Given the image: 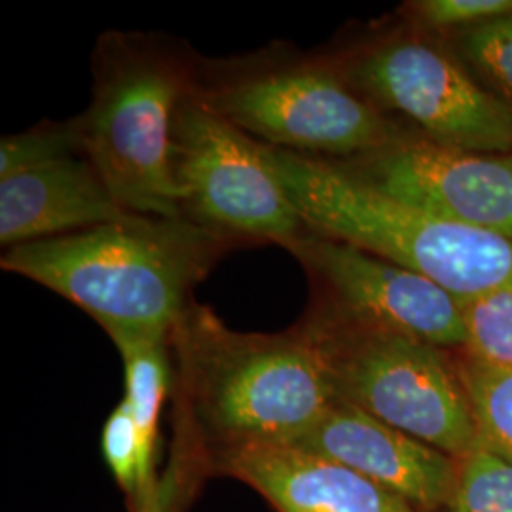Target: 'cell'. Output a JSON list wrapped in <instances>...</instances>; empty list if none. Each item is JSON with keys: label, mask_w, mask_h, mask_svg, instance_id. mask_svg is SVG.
Returning a JSON list of instances; mask_svg holds the SVG:
<instances>
[{"label": "cell", "mask_w": 512, "mask_h": 512, "mask_svg": "<svg viewBox=\"0 0 512 512\" xmlns=\"http://www.w3.org/2000/svg\"><path fill=\"white\" fill-rule=\"evenodd\" d=\"M175 431L211 469L256 446L294 444L334 403L329 376L296 323L274 334L232 330L192 302L171 330Z\"/></svg>", "instance_id": "obj_1"}, {"label": "cell", "mask_w": 512, "mask_h": 512, "mask_svg": "<svg viewBox=\"0 0 512 512\" xmlns=\"http://www.w3.org/2000/svg\"><path fill=\"white\" fill-rule=\"evenodd\" d=\"M238 243L186 217L131 213L6 249L0 266L73 302L105 332L171 336L194 287Z\"/></svg>", "instance_id": "obj_2"}, {"label": "cell", "mask_w": 512, "mask_h": 512, "mask_svg": "<svg viewBox=\"0 0 512 512\" xmlns=\"http://www.w3.org/2000/svg\"><path fill=\"white\" fill-rule=\"evenodd\" d=\"M196 65L198 55L156 35L109 31L97 40L92 103L73 128L80 154L129 213L183 217L171 128Z\"/></svg>", "instance_id": "obj_3"}, {"label": "cell", "mask_w": 512, "mask_h": 512, "mask_svg": "<svg viewBox=\"0 0 512 512\" xmlns=\"http://www.w3.org/2000/svg\"><path fill=\"white\" fill-rule=\"evenodd\" d=\"M304 226L425 275L458 300L512 287V239L399 202L321 158L262 145Z\"/></svg>", "instance_id": "obj_4"}, {"label": "cell", "mask_w": 512, "mask_h": 512, "mask_svg": "<svg viewBox=\"0 0 512 512\" xmlns=\"http://www.w3.org/2000/svg\"><path fill=\"white\" fill-rule=\"evenodd\" d=\"M194 93L258 143L310 158H359L401 133L334 61L283 46L226 61L198 57Z\"/></svg>", "instance_id": "obj_5"}, {"label": "cell", "mask_w": 512, "mask_h": 512, "mask_svg": "<svg viewBox=\"0 0 512 512\" xmlns=\"http://www.w3.org/2000/svg\"><path fill=\"white\" fill-rule=\"evenodd\" d=\"M319 349L336 401L440 452L463 458L478 444L475 418L452 351L420 340L302 317Z\"/></svg>", "instance_id": "obj_6"}, {"label": "cell", "mask_w": 512, "mask_h": 512, "mask_svg": "<svg viewBox=\"0 0 512 512\" xmlns=\"http://www.w3.org/2000/svg\"><path fill=\"white\" fill-rule=\"evenodd\" d=\"M376 109L403 114L440 147L509 154L512 109L488 92L456 54L412 33L374 40L336 63Z\"/></svg>", "instance_id": "obj_7"}, {"label": "cell", "mask_w": 512, "mask_h": 512, "mask_svg": "<svg viewBox=\"0 0 512 512\" xmlns=\"http://www.w3.org/2000/svg\"><path fill=\"white\" fill-rule=\"evenodd\" d=\"M171 173L183 217L236 241L283 245L306 230L262 143L205 107L194 88L175 110Z\"/></svg>", "instance_id": "obj_8"}, {"label": "cell", "mask_w": 512, "mask_h": 512, "mask_svg": "<svg viewBox=\"0 0 512 512\" xmlns=\"http://www.w3.org/2000/svg\"><path fill=\"white\" fill-rule=\"evenodd\" d=\"M281 247L310 277L313 315L444 351L465 348L463 302L425 275L308 228Z\"/></svg>", "instance_id": "obj_9"}, {"label": "cell", "mask_w": 512, "mask_h": 512, "mask_svg": "<svg viewBox=\"0 0 512 512\" xmlns=\"http://www.w3.org/2000/svg\"><path fill=\"white\" fill-rule=\"evenodd\" d=\"M334 164L399 202L512 239V156L440 147L399 133L374 152Z\"/></svg>", "instance_id": "obj_10"}, {"label": "cell", "mask_w": 512, "mask_h": 512, "mask_svg": "<svg viewBox=\"0 0 512 512\" xmlns=\"http://www.w3.org/2000/svg\"><path fill=\"white\" fill-rule=\"evenodd\" d=\"M293 446L348 467L420 512L444 511L458 476V459L336 399Z\"/></svg>", "instance_id": "obj_11"}, {"label": "cell", "mask_w": 512, "mask_h": 512, "mask_svg": "<svg viewBox=\"0 0 512 512\" xmlns=\"http://www.w3.org/2000/svg\"><path fill=\"white\" fill-rule=\"evenodd\" d=\"M211 476L251 486L277 512H420L365 476L293 444L243 450L219 461Z\"/></svg>", "instance_id": "obj_12"}, {"label": "cell", "mask_w": 512, "mask_h": 512, "mask_svg": "<svg viewBox=\"0 0 512 512\" xmlns=\"http://www.w3.org/2000/svg\"><path fill=\"white\" fill-rule=\"evenodd\" d=\"M131 215L82 154H69L0 179V243L59 238Z\"/></svg>", "instance_id": "obj_13"}, {"label": "cell", "mask_w": 512, "mask_h": 512, "mask_svg": "<svg viewBox=\"0 0 512 512\" xmlns=\"http://www.w3.org/2000/svg\"><path fill=\"white\" fill-rule=\"evenodd\" d=\"M124 363V401L139 427L148 454L156 458L158 421L173 385L171 336L128 330L107 332Z\"/></svg>", "instance_id": "obj_14"}, {"label": "cell", "mask_w": 512, "mask_h": 512, "mask_svg": "<svg viewBox=\"0 0 512 512\" xmlns=\"http://www.w3.org/2000/svg\"><path fill=\"white\" fill-rule=\"evenodd\" d=\"M475 418L478 442L512 463V370L484 365L452 351Z\"/></svg>", "instance_id": "obj_15"}, {"label": "cell", "mask_w": 512, "mask_h": 512, "mask_svg": "<svg viewBox=\"0 0 512 512\" xmlns=\"http://www.w3.org/2000/svg\"><path fill=\"white\" fill-rule=\"evenodd\" d=\"M101 450L116 484L128 499L129 512L139 511L158 482L156 458L148 454L131 408L124 399L103 425Z\"/></svg>", "instance_id": "obj_16"}, {"label": "cell", "mask_w": 512, "mask_h": 512, "mask_svg": "<svg viewBox=\"0 0 512 512\" xmlns=\"http://www.w3.org/2000/svg\"><path fill=\"white\" fill-rule=\"evenodd\" d=\"M459 61L512 109V12L454 33Z\"/></svg>", "instance_id": "obj_17"}, {"label": "cell", "mask_w": 512, "mask_h": 512, "mask_svg": "<svg viewBox=\"0 0 512 512\" xmlns=\"http://www.w3.org/2000/svg\"><path fill=\"white\" fill-rule=\"evenodd\" d=\"M442 512H512V463L484 444L458 459V476Z\"/></svg>", "instance_id": "obj_18"}, {"label": "cell", "mask_w": 512, "mask_h": 512, "mask_svg": "<svg viewBox=\"0 0 512 512\" xmlns=\"http://www.w3.org/2000/svg\"><path fill=\"white\" fill-rule=\"evenodd\" d=\"M463 327L465 355L512 370V287L463 300Z\"/></svg>", "instance_id": "obj_19"}, {"label": "cell", "mask_w": 512, "mask_h": 512, "mask_svg": "<svg viewBox=\"0 0 512 512\" xmlns=\"http://www.w3.org/2000/svg\"><path fill=\"white\" fill-rule=\"evenodd\" d=\"M205 478L211 476L200 450L183 433L175 431L164 473L158 476L154 490L137 512H186Z\"/></svg>", "instance_id": "obj_20"}, {"label": "cell", "mask_w": 512, "mask_h": 512, "mask_svg": "<svg viewBox=\"0 0 512 512\" xmlns=\"http://www.w3.org/2000/svg\"><path fill=\"white\" fill-rule=\"evenodd\" d=\"M69 154H80L73 120L65 124L44 122L23 133L6 135L0 141V179Z\"/></svg>", "instance_id": "obj_21"}, {"label": "cell", "mask_w": 512, "mask_h": 512, "mask_svg": "<svg viewBox=\"0 0 512 512\" xmlns=\"http://www.w3.org/2000/svg\"><path fill=\"white\" fill-rule=\"evenodd\" d=\"M412 19L433 31H459L512 12V0H418L408 4Z\"/></svg>", "instance_id": "obj_22"}]
</instances>
